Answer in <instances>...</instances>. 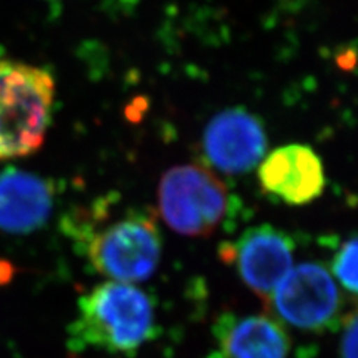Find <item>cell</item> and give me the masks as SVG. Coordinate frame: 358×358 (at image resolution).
Listing matches in <instances>:
<instances>
[{"instance_id": "obj_11", "label": "cell", "mask_w": 358, "mask_h": 358, "mask_svg": "<svg viewBox=\"0 0 358 358\" xmlns=\"http://www.w3.org/2000/svg\"><path fill=\"white\" fill-rule=\"evenodd\" d=\"M334 281L358 305V231L346 238L331 259Z\"/></svg>"}, {"instance_id": "obj_5", "label": "cell", "mask_w": 358, "mask_h": 358, "mask_svg": "<svg viewBox=\"0 0 358 358\" xmlns=\"http://www.w3.org/2000/svg\"><path fill=\"white\" fill-rule=\"evenodd\" d=\"M278 321L309 331L336 330L343 320L339 285L320 263H301L285 275L266 303Z\"/></svg>"}, {"instance_id": "obj_12", "label": "cell", "mask_w": 358, "mask_h": 358, "mask_svg": "<svg viewBox=\"0 0 358 358\" xmlns=\"http://www.w3.org/2000/svg\"><path fill=\"white\" fill-rule=\"evenodd\" d=\"M341 355L342 358H358V310L350 313L343 322Z\"/></svg>"}, {"instance_id": "obj_9", "label": "cell", "mask_w": 358, "mask_h": 358, "mask_svg": "<svg viewBox=\"0 0 358 358\" xmlns=\"http://www.w3.org/2000/svg\"><path fill=\"white\" fill-rule=\"evenodd\" d=\"M215 348L208 358H288L291 339L268 315L222 313L214 327Z\"/></svg>"}, {"instance_id": "obj_4", "label": "cell", "mask_w": 358, "mask_h": 358, "mask_svg": "<svg viewBox=\"0 0 358 358\" xmlns=\"http://www.w3.org/2000/svg\"><path fill=\"white\" fill-rule=\"evenodd\" d=\"M233 206L226 184L199 164L172 167L159 185L162 218L184 236L201 238L215 233L233 214Z\"/></svg>"}, {"instance_id": "obj_13", "label": "cell", "mask_w": 358, "mask_h": 358, "mask_svg": "<svg viewBox=\"0 0 358 358\" xmlns=\"http://www.w3.org/2000/svg\"><path fill=\"white\" fill-rule=\"evenodd\" d=\"M50 2H57V0H50Z\"/></svg>"}, {"instance_id": "obj_8", "label": "cell", "mask_w": 358, "mask_h": 358, "mask_svg": "<svg viewBox=\"0 0 358 358\" xmlns=\"http://www.w3.org/2000/svg\"><path fill=\"white\" fill-rule=\"evenodd\" d=\"M263 192L287 205L301 206L318 199L326 188L320 157L305 145H287L267 155L259 167Z\"/></svg>"}, {"instance_id": "obj_7", "label": "cell", "mask_w": 358, "mask_h": 358, "mask_svg": "<svg viewBox=\"0 0 358 358\" xmlns=\"http://www.w3.org/2000/svg\"><path fill=\"white\" fill-rule=\"evenodd\" d=\"M266 143L262 122L242 108L221 112L209 122L203 136L210 164L231 175L254 169L263 159Z\"/></svg>"}, {"instance_id": "obj_2", "label": "cell", "mask_w": 358, "mask_h": 358, "mask_svg": "<svg viewBox=\"0 0 358 358\" xmlns=\"http://www.w3.org/2000/svg\"><path fill=\"white\" fill-rule=\"evenodd\" d=\"M154 336L151 297L131 284L108 281L78 300L76 315L67 327V348L80 354H130Z\"/></svg>"}, {"instance_id": "obj_6", "label": "cell", "mask_w": 358, "mask_h": 358, "mask_svg": "<svg viewBox=\"0 0 358 358\" xmlns=\"http://www.w3.org/2000/svg\"><path fill=\"white\" fill-rule=\"evenodd\" d=\"M220 255L231 264L254 294L267 303L278 284L293 267L294 241L281 229L262 224L221 245Z\"/></svg>"}, {"instance_id": "obj_10", "label": "cell", "mask_w": 358, "mask_h": 358, "mask_svg": "<svg viewBox=\"0 0 358 358\" xmlns=\"http://www.w3.org/2000/svg\"><path fill=\"white\" fill-rule=\"evenodd\" d=\"M55 201L51 181L36 173L8 167L0 172V230L27 234L43 227Z\"/></svg>"}, {"instance_id": "obj_3", "label": "cell", "mask_w": 358, "mask_h": 358, "mask_svg": "<svg viewBox=\"0 0 358 358\" xmlns=\"http://www.w3.org/2000/svg\"><path fill=\"white\" fill-rule=\"evenodd\" d=\"M54 96L55 83L47 69L0 60V160L21 159L42 147Z\"/></svg>"}, {"instance_id": "obj_1", "label": "cell", "mask_w": 358, "mask_h": 358, "mask_svg": "<svg viewBox=\"0 0 358 358\" xmlns=\"http://www.w3.org/2000/svg\"><path fill=\"white\" fill-rule=\"evenodd\" d=\"M63 229L90 266L110 281L141 282L159 267L162 231L145 209H126L112 217L103 201L67 217Z\"/></svg>"}]
</instances>
